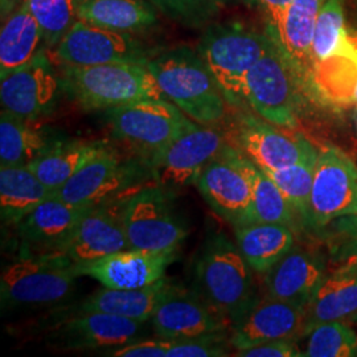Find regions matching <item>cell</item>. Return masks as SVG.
I'll use <instances>...</instances> for the list:
<instances>
[{
    "label": "cell",
    "instance_id": "30bf717a",
    "mask_svg": "<svg viewBox=\"0 0 357 357\" xmlns=\"http://www.w3.org/2000/svg\"><path fill=\"white\" fill-rule=\"evenodd\" d=\"M291 131L237 109L227 138L259 168L280 169L318 153L311 142Z\"/></svg>",
    "mask_w": 357,
    "mask_h": 357
},
{
    "label": "cell",
    "instance_id": "60d3db41",
    "mask_svg": "<svg viewBox=\"0 0 357 357\" xmlns=\"http://www.w3.org/2000/svg\"><path fill=\"white\" fill-rule=\"evenodd\" d=\"M266 17V26L273 24L291 0H249Z\"/></svg>",
    "mask_w": 357,
    "mask_h": 357
},
{
    "label": "cell",
    "instance_id": "277c9868",
    "mask_svg": "<svg viewBox=\"0 0 357 357\" xmlns=\"http://www.w3.org/2000/svg\"><path fill=\"white\" fill-rule=\"evenodd\" d=\"M79 277L75 262L61 252L20 255L1 271V310L57 305L73 294Z\"/></svg>",
    "mask_w": 357,
    "mask_h": 357
},
{
    "label": "cell",
    "instance_id": "e0dca14e",
    "mask_svg": "<svg viewBox=\"0 0 357 357\" xmlns=\"http://www.w3.org/2000/svg\"><path fill=\"white\" fill-rule=\"evenodd\" d=\"M324 0H291L278 19L266 26V33L289 65L307 97L311 82V48L317 20Z\"/></svg>",
    "mask_w": 357,
    "mask_h": 357
},
{
    "label": "cell",
    "instance_id": "cb8c5ba5",
    "mask_svg": "<svg viewBox=\"0 0 357 357\" xmlns=\"http://www.w3.org/2000/svg\"><path fill=\"white\" fill-rule=\"evenodd\" d=\"M357 319V265H342L326 277L306 306V335L324 321Z\"/></svg>",
    "mask_w": 357,
    "mask_h": 357
},
{
    "label": "cell",
    "instance_id": "44dd1931",
    "mask_svg": "<svg viewBox=\"0 0 357 357\" xmlns=\"http://www.w3.org/2000/svg\"><path fill=\"white\" fill-rule=\"evenodd\" d=\"M88 206L68 204L52 195L16 224L24 255L63 253Z\"/></svg>",
    "mask_w": 357,
    "mask_h": 357
},
{
    "label": "cell",
    "instance_id": "8992f818",
    "mask_svg": "<svg viewBox=\"0 0 357 357\" xmlns=\"http://www.w3.org/2000/svg\"><path fill=\"white\" fill-rule=\"evenodd\" d=\"M115 138L143 153H159L196 122L167 98H150L106 110Z\"/></svg>",
    "mask_w": 357,
    "mask_h": 357
},
{
    "label": "cell",
    "instance_id": "bcb514c9",
    "mask_svg": "<svg viewBox=\"0 0 357 357\" xmlns=\"http://www.w3.org/2000/svg\"><path fill=\"white\" fill-rule=\"evenodd\" d=\"M357 103V89H356V93H355V105H356Z\"/></svg>",
    "mask_w": 357,
    "mask_h": 357
},
{
    "label": "cell",
    "instance_id": "1f68e13d",
    "mask_svg": "<svg viewBox=\"0 0 357 357\" xmlns=\"http://www.w3.org/2000/svg\"><path fill=\"white\" fill-rule=\"evenodd\" d=\"M246 168L252 181L250 222H274L294 228L296 213L268 174L246 158Z\"/></svg>",
    "mask_w": 357,
    "mask_h": 357
},
{
    "label": "cell",
    "instance_id": "74e56055",
    "mask_svg": "<svg viewBox=\"0 0 357 357\" xmlns=\"http://www.w3.org/2000/svg\"><path fill=\"white\" fill-rule=\"evenodd\" d=\"M171 342L165 339L130 342L128 344L118 345L101 351L102 356L110 357H167Z\"/></svg>",
    "mask_w": 357,
    "mask_h": 357
},
{
    "label": "cell",
    "instance_id": "7402d4cb",
    "mask_svg": "<svg viewBox=\"0 0 357 357\" xmlns=\"http://www.w3.org/2000/svg\"><path fill=\"white\" fill-rule=\"evenodd\" d=\"M131 249L122 222V204L93 206L81 218L65 243L63 253L76 265L93 262L106 255Z\"/></svg>",
    "mask_w": 357,
    "mask_h": 357
},
{
    "label": "cell",
    "instance_id": "3957f363",
    "mask_svg": "<svg viewBox=\"0 0 357 357\" xmlns=\"http://www.w3.org/2000/svg\"><path fill=\"white\" fill-rule=\"evenodd\" d=\"M63 89L86 110H110L150 98H166L146 64L60 65Z\"/></svg>",
    "mask_w": 357,
    "mask_h": 357
},
{
    "label": "cell",
    "instance_id": "9a60e30c",
    "mask_svg": "<svg viewBox=\"0 0 357 357\" xmlns=\"http://www.w3.org/2000/svg\"><path fill=\"white\" fill-rule=\"evenodd\" d=\"M229 330L236 351L274 340L298 342L306 337V307L265 295L257 298Z\"/></svg>",
    "mask_w": 357,
    "mask_h": 357
},
{
    "label": "cell",
    "instance_id": "2e32d148",
    "mask_svg": "<svg viewBox=\"0 0 357 357\" xmlns=\"http://www.w3.org/2000/svg\"><path fill=\"white\" fill-rule=\"evenodd\" d=\"M0 79L3 110L28 119L51 114L63 89L60 75L45 53Z\"/></svg>",
    "mask_w": 357,
    "mask_h": 357
},
{
    "label": "cell",
    "instance_id": "4dcf8cb0",
    "mask_svg": "<svg viewBox=\"0 0 357 357\" xmlns=\"http://www.w3.org/2000/svg\"><path fill=\"white\" fill-rule=\"evenodd\" d=\"M52 195L29 167H0V215L4 224L16 225Z\"/></svg>",
    "mask_w": 357,
    "mask_h": 357
},
{
    "label": "cell",
    "instance_id": "e575fe53",
    "mask_svg": "<svg viewBox=\"0 0 357 357\" xmlns=\"http://www.w3.org/2000/svg\"><path fill=\"white\" fill-rule=\"evenodd\" d=\"M43 29L47 48L53 50L77 20L78 0H26Z\"/></svg>",
    "mask_w": 357,
    "mask_h": 357
},
{
    "label": "cell",
    "instance_id": "f1b7e54d",
    "mask_svg": "<svg viewBox=\"0 0 357 357\" xmlns=\"http://www.w3.org/2000/svg\"><path fill=\"white\" fill-rule=\"evenodd\" d=\"M149 0H78L77 19L125 33L149 29L158 22Z\"/></svg>",
    "mask_w": 357,
    "mask_h": 357
},
{
    "label": "cell",
    "instance_id": "ab89813d",
    "mask_svg": "<svg viewBox=\"0 0 357 357\" xmlns=\"http://www.w3.org/2000/svg\"><path fill=\"white\" fill-rule=\"evenodd\" d=\"M234 356L241 357H299L303 351L295 340H274L236 351Z\"/></svg>",
    "mask_w": 357,
    "mask_h": 357
},
{
    "label": "cell",
    "instance_id": "603a6c76",
    "mask_svg": "<svg viewBox=\"0 0 357 357\" xmlns=\"http://www.w3.org/2000/svg\"><path fill=\"white\" fill-rule=\"evenodd\" d=\"M327 274L326 257L318 250L293 249L264 274L268 296L306 307Z\"/></svg>",
    "mask_w": 357,
    "mask_h": 357
},
{
    "label": "cell",
    "instance_id": "5bb4252c",
    "mask_svg": "<svg viewBox=\"0 0 357 357\" xmlns=\"http://www.w3.org/2000/svg\"><path fill=\"white\" fill-rule=\"evenodd\" d=\"M139 172L141 168L135 163L123 160L106 146L60 190L53 192V196L76 206L113 204L116 199H122V193L132 188Z\"/></svg>",
    "mask_w": 357,
    "mask_h": 357
},
{
    "label": "cell",
    "instance_id": "8d00e7d4",
    "mask_svg": "<svg viewBox=\"0 0 357 357\" xmlns=\"http://www.w3.org/2000/svg\"><path fill=\"white\" fill-rule=\"evenodd\" d=\"M229 335L217 332L187 340L171 342L167 357H221L229 356Z\"/></svg>",
    "mask_w": 357,
    "mask_h": 357
},
{
    "label": "cell",
    "instance_id": "7bdbcfd3",
    "mask_svg": "<svg viewBox=\"0 0 357 357\" xmlns=\"http://www.w3.org/2000/svg\"><path fill=\"white\" fill-rule=\"evenodd\" d=\"M16 3H19V0H1V13H3V16L11 13L13 7L16 6Z\"/></svg>",
    "mask_w": 357,
    "mask_h": 357
},
{
    "label": "cell",
    "instance_id": "4316f807",
    "mask_svg": "<svg viewBox=\"0 0 357 357\" xmlns=\"http://www.w3.org/2000/svg\"><path fill=\"white\" fill-rule=\"evenodd\" d=\"M234 240L257 274H265L295 246L294 228L274 222H250L234 227Z\"/></svg>",
    "mask_w": 357,
    "mask_h": 357
},
{
    "label": "cell",
    "instance_id": "52a82bcc",
    "mask_svg": "<svg viewBox=\"0 0 357 357\" xmlns=\"http://www.w3.org/2000/svg\"><path fill=\"white\" fill-rule=\"evenodd\" d=\"M302 94L289 65L270 38L268 50L245 79L246 109L275 126L294 130L298 128Z\"/></svg>",
    "mask_w": 357,
    "mask_h": 357
},
{
    "label": "cell",
    "instance_id": "ba28073f",
    "mask_svg": "<svg viewBox=\"0 0 357 357\" xmlns=\"http://www.w3.org/2000/svg\"><path fill=\"white\" fill-rule=\"evenodd\" d=\"M357 215V166L339 147L318 150L306 227L323 231L333 221Z\"/></svg>",
    "mask_w": 357,
    "mask_h": 357
},
{
    "label": "cell",
    "instance_id": "9c48e42d",
    "mask_svg": "<svg viewBox=\"0 0 357 357\" xmlns=\"http://www.w3.org/2000/svg\"><path fill=\"white\" fill-rule=\"evenodd\" d=\"M122 222L131 249H178L188 236L168 191L158 184L143 187L123 200Z\"/></svg>",
    "mask_w": 357,
    "mask_h": 357
},
{
    "label": "cell",
    "instance_id": "7c38bea8",
    "mask_svg": "<svg viewBox=\"0 0 357 357\" xmlns=\"http://www.w3.org/2000/svg\"><path fill=\"white\" fill-rule=\"evenodd\" d=\"M213 126L196 123L146 160L159 187L168 191L197 183L205 167L229 143L227 135Z\"/></svg>",
    "mask_w": 357,
    "mask_h": 357
},
{
    "label": "cell",
    "instance_id": "83f0119b",
    "mask_svg": "<svg viewBox=\"0 0 357 357\" xmlns=\"http://www.w3.org/2000/svg\"><path fill=\"white\" fill-rule=\"evenodd\" d=\"M169 286L171 282L163 278L142 289L105 287L89 295L81 305V311L105 312L144 323L151 320Z\"/></svg>",
    "mask_w": 357,
    "mask_h": 357
},
{
    "label": "cell",
    "instance_id": "f546056e",
    "mask_svg": "<svg viewBox=\"0 0 357 357\" xmlns=\"http://www.w3.org/2000/svg\"><path fill=\"white\" fill-rule=\"evenodd\" d=\"M105 147L106 144L103 142L59 139L47 153L28 167L53 193L60 190Z\"/></svg>",
    "mask_w": 357,
    "mask_h": 357
},
{
    "label": "cell",
    "instance_id": "ac0fdd59",
    "mask_svg": "<svg viewBox=\"0 0 357 357\" xmlns=\"http://www.w3.org/2000/svg\"><path fill=\"white\" fill-rule=\"evenodd\" d=\"M151 324L156 337L168 342L187 340L230 328L229 323L200 294L172 283L155 310Z\"/></svg>",
    "mask_w": 357,
    "mask_h": 357
},
{
    "label": "cell",
    "instance_id": "d4e9b609",
    "mask_svg": "<svg viewBox=\"0 0 357 357\" xmlns=\"http://www.w3.org/2000/svg\"><path fill=\"white\" fill-rule=\"evenodd\" d=\"M45 40L28 1L19 0L7 15L0 32V78L13 73L44 53Z\"/></svg>",
    "mask_w": 357,
    "mask_h": 357
},
{
    "label": "cell",
    "instance_id": "b9f144b4",
    "mask_svg": "<svg viewBox=\"0 0 357 357\" xmlns=\"http://www.w3.org/2000/svg\"><path fill=\"white\" fill-rule=\"evenodd\" d=\"M326 229H330V231H352V230H357V215L339 218V220L333 221L331 225H328Z\"/></svg>",
    "mask_w": 357,
    "mask_h": 357
},
{
    "label": "cell",
    "instance_id": "6da1fadb",
    "mask_svg": "<svg viewBox=\"0 0 357 357\" xmlns=\"http://www.w3.org/2000/svg\"><path fill=\"white\" fill-rule=\"evenodd\" d=\"M167 100L199 125L212 126L227 115L221 90L199 52L188 47L153 53L146 63Z\"/></svg>",
    "mask_w": 357,
    "mask_h": 357
},
{
    "label": "cell",
    "instance_id": "ee69618b",
    "mask_svg": "<svg viewBox=\"0 0 357 357\" xmlns=\"http://www.w3.org/2000/svg\"><path fill=\"white\" fill-rule=\"evenodd\" d=\"M209 1L220 8V7H222V6L233 4V3H237V1H240V0H209Z\"/></svg>",
    "mask_w": 357,
    "mask_h": 357
},
{
    "label": "cell",
    "instance_id": "8fae6325",
    "mask_svg": "<svg viewBox=\"0 0 357 357\" xmlns=\"http://www.w3.org/2000/svg\"><path fill=\"white\" fill-rule=\"evenodd\" d=\"M153 54L131 33L94 26L81 19H77L52 50L53 60L57 64L69 66L146 64Z\"/></svg>",
    "mask_w": 357,
    "mask_h": 357
},
{
    "label": "cell",
    "instance_id": "ffe728a7",
    "mask_svg": "<svg viewBox=\"0 0 357 357\" xmlns=\"http://www.w3.org/2000/svg\"><path fill=\"white\" fill-rule=\"evenodd\" d=\"M143 323L105 312L81 311L57 324L51 343L69 351H103L138 339Z\"/></svg>",
    "mask_w": 357,
    "mask_h": 357
},
{
    "label": "cell",
    "instance_id": "4fadbf2b",
    "mask_svg": "<svg viewBox=\"0 0 357 357\" xmlns=\"http://www.w3.org/2000/svg\"><path fill=\"white\" fill-rule=\"evenodd\" d=\"M196 185L206 204L218 216L233 227L249 224L252 181L246 168V156L231 143L205 167Z\"/></svg>",
    "mask_w": 357,
    "mask_h": 357
},
{
    "label": "cell",
    "instance_id": "f35d334b",
    "mask_svg": "<svg viewBox=\"0 0 357 357\" xmlns=\"http://www.w3.org/2000/svg\"><path fill=\"white\" fill-rule=\"evenodd\" d=\"M330 253L336 266L357 265V230L330 231Z\"/></svg>",
    "mask_w": 357,
    "mask_h": 357
},
{
    "label": "cell",
    "instance_id": "836d02e7",
    "mask_svg": "<svg viewBox=\"0 0 357 357\" xmlns=\"http://www.w3.org/2000/svg\"><path fill=\"white\" fill-rule=\"evenodd\" d=\"M307 357L357 356V331L349 323L333 320L314 326L306 335Z\"/></svg>",
    "mask_w": 357,
    "mask_h": 357
},
{
    "label": "cell",
    "instance_id": "f6af8a7d",
    "mask_svg": "<svg viewBox=\"0 0 357 357\" xmlns=\"http://www.w3.org/2000/svg\"><path fill=\"white\" fill-rule=\"evenodd\" d=\"M354 122H355V128L357 131V103L355 105V112H354Z\"/></svg>",
    "mask_w": 357,
    "mask_h": 357
},
{
    "label": "cell",
    "instance_id": "484cf974",
    "mask_svg": "<svg viewBox=\"0 0 357 357\" xmlns=\"http://www.w3.org/2000/svg\"><path fill=\"white\" fill-rule=\"evenodd\" d=\"M59 139L38 119H28L7 110L0 116V167H28Z\"/></svg>",
    "mask_w": 357,
    "mask_h": 357
},
{
    "label": "cell",
    "instance_id": "7a4b0ae2",
    "mask_svg": "<svg viewBox=\"0 0 357 357\" xmlns=\"http://www.w3.org/2000/svg\"><path fill=\"white\" fill-rule=\"evenodd\" d=\"M253 273L237 245L216 233L208 237L197 258L196 291L231 324L258 298Z\"/></svg>",
    "mask_w": 357,
    "mask_h": 357
},
{
    "label": "cell",
    "instance_id": "d6a6232c",
    "mask_svg": "<svg viewBox=\"0 0 357 357\" xmlns=\"http://www.w3.org/2000/svg\"><path fill=\"white\" fill-rule=\"evenodd\" d=\"M317 158L318 153L291 166L283 167L280 169H264L270 178L278 185V188L290 202V204L293 205L296 216L305 222V225L308 218L310 195L314 180Z\"/></svg>",
    "mask_w": 357,
    "mask_h": 357
},
{
    "label": "cell",
    "instance_id": "5b68a950",
    "mask_svg": "<svg viewBox=\"0 0 357 357\" xmlns=\"http://www.w3.org/2000/svg\"><path fill=\"white\" fill-rule=\"evenodd\" d=\"M270 44L266 31L257 32L237 22L218 23L206 29L197 52L215 78L228 106L246 110L245 79Z\"/></svg>",
    "mask_w": 357,
    "mask_h": 357
},
{
    "label": "cell",
    "instance_id": "d590c367",
    "mask_svg": "<svg viewBox=\"0 0 357 357\" xmlns=\"http://www.w3.org/2000/svg\"><path fill=\"white\" fill-rule=\"evenodd\" d=\"M153 7L169 19L184 26H200L208 22L217 10L209 0H149Z\"/></svg>",
    "mask_w": 357,
    "mask_h": 357
},
{
    "label": "cell",
    "instance_id": "d6986e66",
    "mask_svg": "<svg viewBox=\"0 0 357 357\" xmlns=\"http://www.w3.org/2000/svg\"><path fill=\"white\" fill-rule=\"evenodd\" d=\"M178 249H126L93 262L76 265L79 275H89L109 289H142L165 278Z\"/></svg>",
    "mask_w": 357,
    "mask_h": 357
}]
</instances>
